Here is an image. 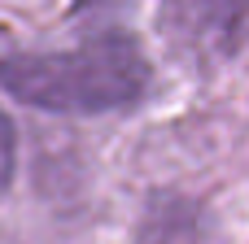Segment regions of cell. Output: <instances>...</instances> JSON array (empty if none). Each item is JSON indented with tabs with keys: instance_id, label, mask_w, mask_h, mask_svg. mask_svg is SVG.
I'll list each match as a JSON object with an SVG mask.
<instances>
[{
	"instance_id": "obj_3",
	"label": "cell",
	"mask_w": 249,
	"mask_h": 244,
	"mask_svg": "<svg viewBox=\"0 0 249 244\" xmlns=\"http://www.w3.org/2000/svg\"><path fill=\"white\" fill-rule=\"evenodd\" d=\"M13 157H18L13 122H9V114L0 109V196H4V188H9V179H13Z\"/></svg>"
},
{
	"instance_id": "obj_2",
	"label": "cell",
	"mask_w": 249,
	"mask_h": 244,
	"mask_svg": "<svg viewBox=\"0 0 249 244\" xmlns=\"http://www.w3.org/2000/svg\"><path fill=\"white\" fill-rule=\"evenodd\" d=\"M140 244H223L214 223L206 218V210L188 196H153L144 210V227H140Z\"/></svg>"
},
{
	"instance_id": "obj_1",
	"label": "cell",
	"mask_w": 249,
	"mask_h": 244,
	"mask_svg": "<svg viewBox=\"0 0 249 244\" xmlns=\"http://www.w3.org/2000/svg\"><path fill=\"white\" fill-rule=\"evenodd\" d=\"M0 87L13 100L53 114L127 109L149 92V57L131 31L105 26L83 35L74 48L0 57Z\"/></svg>"
}]
</instances>
